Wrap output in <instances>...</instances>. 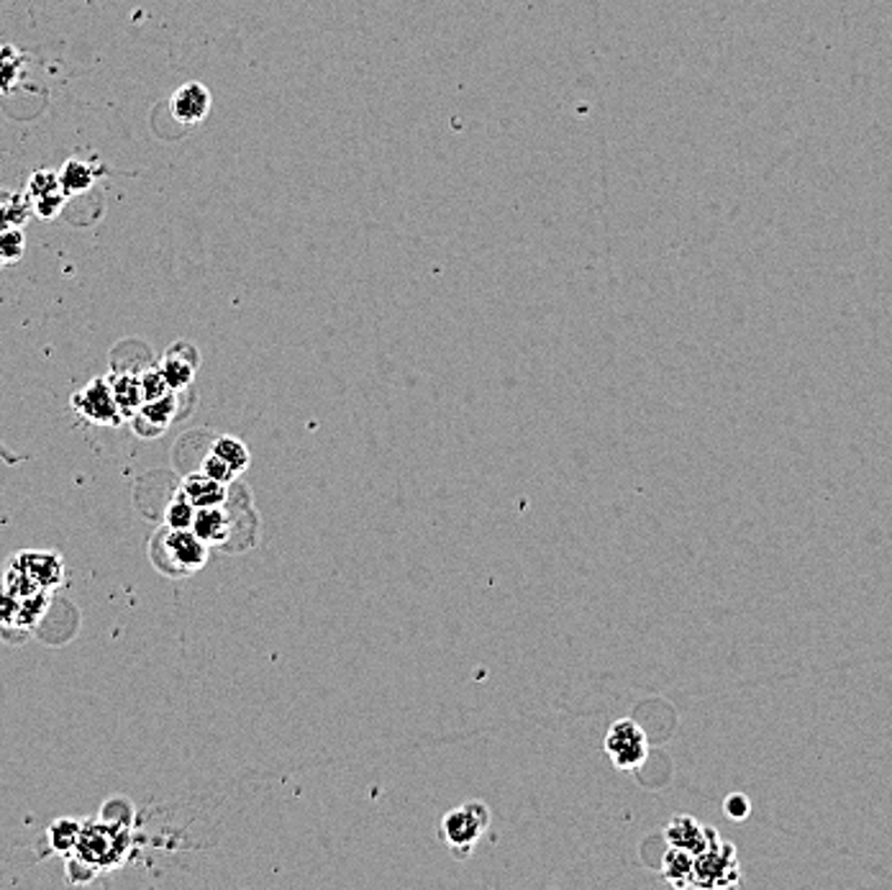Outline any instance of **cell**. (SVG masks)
I'll list each match as a JSON object with an SVG mask.
<instances>
[{
    "label": "cell",
    "instance_id": "obj_1",
    "mask_svg": "<svg viewBox=\"0 0 892 890\" xmlns=\"http://www.w3.org/2000/svg\"><path fill=\"white\" fill-rule=\"evenodd\" d=\"M129 827L119 821H90L82 823V835L78 842V850L74 854H80L82 860H88L90 864H95L98 870H109L115 864L123 862L129 850Z\"/></svg>",
    "mask_w": 892,
    "mask_h": 890
},
{
    "label": "cell",
    "instance_id": "obj_2",
    "mask_svg": "<svg viewBox=\"0 0 892 890\" xmlns=\"http://www.w3.org/2000/svg\"><path fill=\"white\" fill-rule=\"evenodd\" d=\"M487 829H490V809L480 801L452 809L442 819V839L457 860H467L475 854Z\"/></svg>",
    "mask_w": 892,
    "mask_h": 890
},
{
    "label": "cell",
    "instance_id": "obj_3",
    "mask_svg": "<svg viewBox=\"0 0 892 890\" xmlns=\"http://www.w3.org/2000/svg\"><path fill=\"white\" fill-rule=\"evenodd\" d=\"M741 883V864L737 847L718 839L708 850L696 854V878L692 888H731Z\"/></svg>",
    "mask_w": 892,
    "mask_h": 890
},
{
    "label": "cell",
    "instance_id": "obj_4",
    "mask_svg": "<svg viewBox=\"0 0 892 890\" xmlns=\"http://www.w3.org/2000/svg\"><path fill=\"white\" fill-rule=\"evenodd\" d=\"M602 749L610 757L616 770L631 772L639 770L649 757V739L643 735V729L639 724L631 719H618L610 724L606 741H602Z\"/></svg>",
    "mask_w": 892,
    "mask_h": 890
},
{
    "label": "cell",
    "instance_id": "obj_5",
    "mask_svg": "<svg viewBox=\"0 0 892 890\" xmlns=\"http://www.w3.org/2000/svg\"><path fill=\"white\" fill-rule=\"evenodd\" d=\"M72 408L80 418L95 426H119L123 416L115 406L109 377H93L82 391L72 395Z\"/></svg>",
    "mask_w": 892,
    "mask_h": 890
},
{
    "label": "cell",
    "instance_id": "obj_6",
    "mask_svg": "<svg viewBox=\"0 0 892 890\" xmlns=\"http://www.w3.org/2000/svg\"><path fill=\"white\" fill-rule=\"evenodd\" d=\"M162 547L180 573H197L209 563V544L193 529H168Z\"/></svg>",
    "mask_w": 892,
    "mask_h": 890
},
{
    "label": "cell",
    "instance_id": "obj_7",
    "mask_svg": "<svg viewBox=\"0 0 892 890\" xmlns=\"http://www.w3.org/2000/svg\"><path fill=\"white\" fill-rule=\"evenodd\" d=\"M665 839L667 847H677V850H685L690 854H700L703 850H708L710 845H716L721 835H718L713 827H703V823L692 819V816L680 813L667 823Z\"/></svg>",
    "mask_w": 892,
    "mask_h": 890
},
{
    "label": "cell",
    "instance_id": "obj_8",
    "mask_svg": "<svg viewBox=\"0 0 892 890\" xmlns=\"http://www.w3.org/2000/svg\"><path fill=\"white\" fill-rule=\"evenodd\" d=\"M211 90L203 82H185L170 98L172 119L183 127H197L211 113Z\"/></svg>",
    "mask_w": 892,
    "mask_h": 890
},
{
    "label": "cell",
    "instance_id": "obj_9",
    "mask_svg": "<svg viewBox=\"0 0 892 890\" xmlns=\"http://www.w3.org/2000/svg\"><path fill=\"white\" fill-rule=\"evenodd\" d=\"M11 565L19 567L21 573H27L41 590L57 588L64 578L62 557L57 555V552H39V549L19 552V555L11 559Z\"/></svg>",
    "mask_w": 892,
    "mask_h": 890
},
{
    "label": "cell",
    "instance_id": "obj_10",
    "mask_svg": "<svg viewBox=\"0 0 892 890\" xmlns=\"http://www.w3.org/2000/svg\"><path fill=\"white\" fill-rule=\"evenodd\" d=\"M197 365H201V354H197L193 344H187V342H175L160 360V370H162L164 381H168V385L175 393L190 387Z\"/></svg>",
    "mask_w": 892,
    "mask_h": 890
},
{
    "label": "cell",
    "instance_id": "obj_11",
    "mask_svg": "<svg viewBox=\"0 0 892 890\" xmlns=\"http://www.w3.org/2000/svg\"><path fill=\"white\" fill-rule=\"evenodd\" d=\"M178 393L170 391L168 395H162V398L156 401H146L142 411L131 418V426H134V432L139 436H144V439H152V436L162 434L164 428L172 424V418L178 414Z\"/></svg>",
    "mask_w": 892,
    "mask_h": 890
},
{
    "label": "cell",
    "instance_id": "obj_12",
    "mask_svg": "<svg viewBox=\"0 0 892 890\" xmlns=\"http://www.w3.org/2000/svg\"><path fill=\"white\" fill-rule=\"evenodd\" d=\"M226 488L229 485H223L219 481H213L205 473H190L185 475L183 485H180V490L185 493L190 498V504L195 508H213V506H223L226 504Z\"/></svg>",
    "mask_w": 892,
    "mask_h": 890
},
{
    "label": "cell",
    "instance_id": "obj_13",
    "mask_svg": "<svg viewBox=\"0 0 892 890\" xmlns=\"http://www.w3.org/2000/svg\"><path fill=\"white\" fill-rule=\"evenodd\" d=\"M115 406H119L123 422H131L139 411L144 406V393H142V381L134 373H113L109 375Z\"/></svg>",
    "mask_w": 892,
    "mask_h": 890
},
{
    "label": "cell",
    "instance_id": "obj_14",
    "mask_svg": "<svg viewBox=\"0 0 892 890\" xmlns=\"http://www.w3.org/2000/svg\"><path fill=\"white\" fill-rule=\"evenodd\" d=\"M60 172V185H62V193L64 195H80L90 191L98 183V178H101V168L88 160H78V156H72L62 164Z\"/></svg>",
    "mask_w": 892,
    "mask_h": 890
},
{
    "label": "cell",
    "instance_id": "obj_15",
    "mask_svg": "<svg viewBox=\"0 0 892 890\" xmlns=\"http://www.w3.org/2000/svg\"><path fill=\"white\" fill-rule=\"evenodd\" d=\"M193 532L205 544H209V547H216V544H223L229 539V532H231L229 514L223 510V506L197 508L195 518H193Z\"/></svg>",
    "mask_w": 892,
    "mask_h": 890
},
{
    "label": "cell",
    "instance_id": "obj_16",
    "mask_svg": "<svg viewBox=\"0 0 892 890\" xmlns=\"http://www.w3.org/2000/svg\"><path fill=\"white\" fill-rule=\"evenodd\" d=\"M662 878L669 886L682 890L692 888V878H696V854L677 850V847H667L662 857Z\"/></svg>",
    "mask_w": 892,
    "mask_h": 890
},
{
    "label": "cell",
    "instance_id": "obj_17",
    "mask_svg": "<svg viewBox=\"0 0 892 890\" xmlns=\"http://www.w3.org/2000/svg\"><path fill=\"white\" fill-rule=\"evenodd\" d=\"M31 213L34 211H31V201L27 193L0 188V232H6V229H23Z\"/></svg>",
    "mask_w": 892,
    "mask_h": 890
},
{
    "label": "cell",
    "instance_id": "obj_18",
    "mask_svg": "<svg viewBox=\"0 0 892 890\" xmlns=\"http://www.w3.org/2000/svg\"><path fill=\"white\" fill-rule=\"evenodd\" d=\"M211 452L213 455H219L236 475L246 473V467L252 463L250 449H246V444L242 439H236V436H219V439L213 442Z\"/></svg>",
    "mask_w": 892,
    "mask_h": 890
},
{
    "label": "cell",
    "instance_id": "obj_19",
    "mask_svg": "<svg viewBox=\"0 0 892 890\" xmlns=\"http://www.w3.org/2000/svg\"><path fill=\"white\" fill-rule=\"evenodd\" d=\"M80 835H82V823L74 821V819H60L54 821L52 827H49V845H52V850L57 854H72L78 850V842H80Z\"/></svg>",
    "mask_w": 892,
    "mask_h": 890
},
{
    "label": "cell",
    "instance_id": "obj_20",
    "mask_svg": "<svg viewBox=\"0 0 892 890\" xmlns=\"http://www.w3.org/2000/svg\"><path fill=\"white\" fill-rule=\"evenodd\" d=\"M23 72V54L11 44H0V95L19 85Z\"/></svg>",
    "mask_w": 892,
    "mask_h": 890
},
{
    "label": "cell",
    "instance_id": "obj_21",
    "mask_svg": "<svg viewBox=\"0 0 892 890\" xmlns=\"http://www.w3.org/2000/svg\"><path fill=\"white\" fill-rule=\"evenodd\" d=\"M49 606V590H39L34 596L21 598L19 600V611H16L13 626H23V629H31V626L39 624L41 616H44Z\"/></svg>",
    "mask_w": 892,
    "mask_h": 890
},
{
    "label": "cell",
    "instance_id": "obj_22",
    "mask_svg": "<svg viewBox=\"0 0 892 890\" xmlns=\"http://www.w3.org/2000/svg\"><path fill=\"white\" fill-rule=\"evenodd\" d=\"M195 506L190 504V498L185 496L183 490L175 493V498L170 500L168 506V529H193V518H195Z\"/></svg>",
    "mask_w": 892,
    "mask_h": 890
},
{
    "label": "cell",
    "instance_id": "obj_23",
    "mask_svg": "<svg viewBox=\"0 0 892 890\" xmlns=\"http://www.w3.org/2000/svg\"><path fill=\"white\" fill-rule=\"evenodd\" d=\"M57 193H62V185H60V172H57V170H37L34 175L29 178L27 195H29V201H31V203L39 201V198L57 195Z\"/></svg>",
    "mask_w": 892,
    "mask_h": 890
},
{
    "label": "cell",
    "instance_id": "obj_24",
    "mask_svg": "<svg viewBox=\"0 0 892 890\" xmlns=\"http://www.w3.org/2000/svg\"><path fill=\"white\" fill-rule=\"evenodd\" d=\"M23 250H27V234L23 229H6L0 232V260L3 265H13L23 257Z\"/></svg>",
    "mask_w": 892,
    "mask_h": 890
},
{
    "label": "cell",
    "instance_id": "obj_25",
    "mask_svg": "<svg viewBox=\"0 0 892 890\" xmlns=\"http://www.w3.org/2000/svg\"><path fill=\"white\" fill-rule=\"evenodd\" d=\"M0 585H3V588H6L8 593H11L13 598H19V600L34 596V593L41 590L39 585H37L34 580H31L27 573H21L16 565H8V570H6V575H3V583H0Z\"/></svg>",
    "mask_w": 892,
    "mask_h": 890
},
{
    "label": "cell",
    "instance_id": "obj_26",
    "mask_svg": "<svg viewBox=\"0 0 892 890\" xmlns=\"http://www.w3.org/2000/svg\"><path fill=\"white\" fill-rule=\"evenodd\" d=\"M139 381H142L144 403H146V401H156V398H162V395H168V393L172 391V387L168 385V381H164V375H162L160 365H154V367L144 370V373L139 375Z\"/></svg>",
    "mask_w": 892,
    "mask_h": 890
},
{
    "label": "cell",
    "instance_id": "obj_27",
    "mask_svg": "<svg viewBox=\"0 0 892 890\" xmlns=\"http://www.w3.org/2000/svg\"><path fill=\"white\" fill-rule=\"evenodd\" d=\"M201 473H205L209 477H213V481H219V483H223V485L234 483L236 477H239V475L234 473V469H231L226 463H223V459H221L219 455H213V452H209V455H205L203 465H201Z\"/></svg>",
    "mask_w": 892,
    "mask_h": 890
},
{
    "label": "cell",
    "instance_id": "obj_28",
    "mask_svg": "<svg viewBox=\"0 0 892 890\" xmlns=\"http://www.w3.org/2000/svg\"><path fill=\"white\" fill-rule=\"evenodd\" d=\"M98 868L95 864H90L88 860H82L80 854L70 857L68 854V880L70 883H90V880L95 878Z\"/></svg>",
    "mask_w": 892,
    "mask_h": 890
},
{
    "label": "cell",
    "instance_id": "obj_29",
    "mask_svg": "<svg viewBox=\"0 0 892 890\" xmlns=\"http://www.w3.org/2000/svg\"><path fill=\"white\" fill-rule=\"evenodd\" d=\"M64 201H68V195H64V193L39 198V201L31 203V211H34L39 219H47V221L57 219V216H60V211L64 209Z\"/></svg>",
    "mask_w": 892,
    "mask_h": 890
},
{
    "label": "cell",
    "instance_id": "obj_30",
    "mask_svg": "<svg viewBox=\"0 0 892 890\" xmlns=\"http://www.w3.org/2000/svg\"><path fill=\"white\" fill-rule=\"evenodd\" d=\"M723 813L729 816L731 821H747L751 813V801L743 793H731L726 796L723 801Z\"/></svg>",
    "mask_w": 892,
    "mask_h": 890
},
{
    "label": "cell",
    "instance_id": "obj_31",
    "mask_svg": "<svg viewBox=\"0 0 892 890\" xmlns=\"http://www.w3.org/2000/svg\"><path fill=\"white\" fill-rule=\"evenodd\" d=\"M16 611H19V598H13L3 585H0V626L13 624Z\"/></svg>",
    "mask_w": 892,
    "mask_h": 890
},
{
    "label": "cell",
    "instance_id": "obj_32",
    "mask_svg": "<svg viewBox=\"0 0 892 890\" xmlns=\"http://www.w3.org/2000/svg\"><path fill=\"white\" fill-rule=\"evenodd\" d=\"M0 267H3V260H0Z\"/></svg>",
    "mask_w": 892,
    "mask_h": 890
}]
</instances>
